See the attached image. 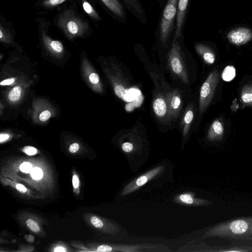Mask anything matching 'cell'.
Segmentation results:
<instances>
[{
	"label": "cell",
	"instance_id": "obj_19",
	"mask_svg": "<svg viewBox=\"0 0 252 252\" xmlns=\"http://www.w3.org/2000/svg\"><path fill=\"white\" fill-rule=\"evenodd\" d=\"M75 1L93 22L97 23L102 21V17L90 0H75Z\"/></svg>",
	"mask_w": 252,
	"mask_h": 252
},
{
	"label": "cell",
	"instance_id": "obj_1",
	"mask_svg": "<svg viewBox=\"0 0 252 252\" xmlns=\"http://www.w3.org/2000/svg\"><path fill=\"white\" fill-rule=\"evenodd\" d=\"M57 10L53 22L68 40L86 38L93 33L90 22L79 11L75 0L61 6Z\"/></svg>",
	"mask_w": 252,
	"mask_h": 252
},
{
	"label": "cell",
	"instance_id": "obj_34",
	"mask_svg": "<svg viewBox=\"0 0 252 252\" xmlns=\"http://www.w3.org/2000/svg\"><path fill=\"white\" fill-rule=\"evenodd\" d=\"M97 251L99 252H109V246L108 245H101L97 248Z\"/></svg>",
	"mask_w": 252,
	"mask_h": 252
},
{
	"label": "cell",
	"instance_id": "obj_32",
	"mask_svg": "<svg viewBox=\"0 0 252 252\" xmlns=\"http://www.w3.org/2000/svg\"><path fill=\"white\" fill-rule=\"evenodd\" d=\"M79 149V145L76 143L72 144L69 148V152L71 153H76Z\"/></svg>",
	"mask_w": 252,
	"mask_h": 252
},
{
	"label": "cell",
	"instance_id": "obj_24",
	"mask_svg": "<svg viewBox=\"0 0 252 252\" xmlns=\"http://www.w3.org/2000/svg\"><path fill=\"white\" fill-rule=\"evenodd\" d=\"M22 90L20 86H16L14 87L8 94V98L12 102L18 100L21 96Z\"/></svg>",
	"mask_w": 252,
	"mask_h": 252
},
{
	"label": "cell",
	"instance_id": "obj_8",
	"mask_svg": "<svg viewBox=\"0 0 252 252\" xmlns=\"http://www.w3.org/2000/svg\"><path fill=\"white\" fill-rule=\"evenodd\" d=\"M153 109L157 117L161 122L164 123L170 120L165 94L158 92L155 94L153 101Z\"/></svg>",
	"mask_w": 252,
	"mask_h": 252
},
{
	"label": "cell",
	"instance_id": "obj_28",
	"mask_svg": "<svg viewBox=\"0 0 252 252\" xmlns=\"http://www.w3.org/2000/svg\"><path fill=\"white\" fill-rule=\"evenodd\" d=\"M32 169V164L28 162L22 163L20 166V170L25 173H29L31 172Z\"/></svg>",
	"mask_w": 252,
	"mask_h": 252
},
{
	"label": "cell",
	"instance_id": "obj_6",
	"mask_svg": "<svg viewBox=\"0 0 252 252\" xmlns=\"http://www.w3.org/2000/svg\"><path fill=\"white\" fill-rule=\"evenodd\" d=\"M164 170V165H159L135 178L124 187L121 195L124 196L137 190L149 181L158 176Z\"/></svg>",
	"mask_w": 252,
	"mask_h": 252
},
{
	"label": "cell",
	"instance_id": "obj_40",
	"mask_svg": "<svg viewBox=\"0 0 252 252\" xmlns=\"http://www.w3.org/2000/svg\"><path fill=\"white\" fill-rule=\"evenodd\" d=\"M242 241L252 242V237H247V238L244 239L243 240H242L241 241Z\"/></svg>",
	"mask_w": 252,
	"mask_h": 252
},
{
	"label": "cell",
	"instance_id": "obj_7",
	"mask_svg": "<svg viewBox=\"0 0 252 252\" xmlns=\"http://www.w3.org/2000/svg\"><path fill=\"white\" fill-rule=\"evenodd\" d=\"M232 244L226 246H212L208 245H199L200 249L196 252H252V242L248 241H234Z\"/></svg>",
	"mask_w": 252,
	"mask_h": 252
},
{
	"label": "cell",
	"instance_id": "obj_9",
	"mask_svg": "<svg viewBox=\"0 0 252 252\" xmlns=\"http://www.w3.org/2000/svg\"><path fill=\"white\" fill-rule=\"evenodd\" d=\"M142 147V140L140 136L136 134L134 131L122 137L121 149L124 153L132 155L139 152Z\"/></svg>",
	"mask_w": 252,
	"mask_h": 252
},
{
	"label": "cell",
	"instance_id": "obj_17",
	"mask_svg": "<svg viewBox=\"0 0 252 252\" xmlns=\"http://www.w3.org/2000/svg\"><path fill=\"white\" fill-rule=\"evenodd\" d=\"M126 9L142 23L147 21L145 10L140 0H121Z\"/></svg>",
	"mask_w": 252,
	"mask_h": 252
},
{
	"label": "cell",
	"instance_id": "obj_33",
	"mask_svg": "<svg viewBox=\"0 0 252 252\" xmlns=\"http://www.w3.org/2000/svg\"><path fill=\"white\" fill-rule=\"evenodd\" d=\"M14 80L15 79L14 78H8L0 82V85L1 86L9 85L12 84L14 82Z\"/></svg>",
	"mask_w": 252,
	"mask_h": 252
},
{
	"label": "cell",
	"instance_id": "obj_25",
	"mask_svg": "<svg viewBox=\"0 0 252 252\" xmlns=\"http://www.w3.org/2000/svg\"><path fill=\"white\" fill-rule=\"evenodd\" d=\"M31 176L33 179L38 180L42 178L43 176V172L42 170L38 167L32 168L31 172Z\"/></svg>",
	"mask_w": 252,
	"mask_h": 252
},
{
	"label": "cell",
	"instance_id": "obj_12",
	"mask_svg": "<svg viewBox=\"0 0 252 252\" xmlns=\"http://www.w3.org/2000/svg\"><path fill=\"white\" fill-rule=\"evenodd\" d=\"M103 6L115 19L124 21L126 18L125 7L119 0H99Z\"/></svg>",
	"mask_w": 252,
	"mask_h": 252
},
{
	"label": "cell",
	"instance_id": "obj_27",
	"mask_svg": "<svg viewBox=\"0 0 252 252\" xmlns=\"http://www.w3.org/2000/svg\"><path fill=\"white\" fill-rule=\"evenodd\" d=\"M91 221L92 224L96 228H102L104 225L103 221L97 217H93Z\"/></svg>",
	"mask_w": 252,
	"mask_h": 252
},
{
	"label": "cell",
	"instance_id": "obj_4",
	"mask_svg": "<svg viewBox=\"0 0 252 252\" xmlns=\"http://www.w3.org/2000/svg\"><path fill=\"white\" fill-rule=\"evenodd\" d=\"M179 39L172 40L168 54V63L172 72L186 84L189 82V75L183 58Z\"/></svg>",
	"mask_w": 252,
	"mask_h": 252
},
{
	"label": "cell",
	"instance_id": "obj_3",
	"mask_svg": "<svg viewBox=\"0 0 252 252\" xmlns=\"http://www.w3.org/2000/svg\"><path fill=\"white\" fill-rule=\"evenodd\" d=\"M178 0H167L158 28L159 40L165 47L175 28Z\"/></svg>",
	"mask_w": 252,
	"mask_h": 252
},
{
	"label": "cell",
	"instance_id": "obj_11",
	"mask_svg": "<svg viewBox=\"0 0 252 252\" xmlns=\"http://www.w3.org/2000/svg\"><path fill=\"white\" fill-rule=\"evenodd\" d=\"M227 38L234 45H242L252 39V31L246 27H239L230 31L227 34Z\"/></svg>",
	"mask_w": 252,
	"mask_h": 252
},
{
	"label": "cell",
	"instance_id": "obj_10",
	"mask_svg": "<svg viewBox=\"0 0 252 252\" xmlns=\"http://www.w3.org/2000/svg\"><path fill=\"white\" fill-rule=\"evenodd\" d=\"M168 102L170 120L176 119L179 115L183 106V99L179 90L177 89L165 93Z\"/></svg>",
	"mask_w": 252,
	"mask_h": 252
},
{
	"label": "cell",
	"instance_id": "obj_29",
	"mask_svg": "<svg viewBox=\"0 0 252 252\" xmlns=\"http://www.w3.org/2000/svg\"><path fill=\"white\" fill-rule=\"evenodd\" d=\"M23 151L27 155L32 156L35 155L37 152L36 148L31 146H26L23 149Z\"/></svg>",
	"mask_w": 252,
	"mask_h": 252
},
{
	"label": "cell",
	"instance_id": "obj_15",
	"mask_svg": "<svg viewBox=\"0 0 252 252\" xmlns=\"http://www.w3.org/2000/svg\"><path fill=\"white\" fill-rule=\"evenodd\" d=\"M189 0H178L174 35L173 39L180 38Z\"/></svg>",
	"mask_w": 252,
	"mask_h": 252
},
{
	"label": "cell",
	"instance_id": "obj_5",
	"mask_svg": "<svg viewBox=\"0 0 252 252\" xmlns=\"http://www.w3.org/2000/svg\"><path fill=\"white\" fill-rule=\"evenodd\" d=\"M220 79L217 69L213 70L202 85L199 94V112L202 114L211 103Z\"/></svg>",
	"mask_w": 252,
	"mask_h": 252
},
{
	"label": "cell",
	"instance_id": "obj_39",
	"mask_svg": "<svg viewBox=\"0 0 252 252\" xmlns=\"http://www.w3.org/2000/svg\"><path fill=\"white\" fill-rule=\"evenodd\" d=\"M54 251H55V252H65V251H66V250L64 248L58 247L54 250Z\"/></svg>",
	"mask_w": 252,
	"mask_h": 252
},
{
	"label": "cell",
	"instance_id": "obj_21",
	"mask_svg": "<svg viewBox=\"0 0 252 252\" xmlns=\"http://www.w3.org/2000/svg\"><path fill=\"white\" fill-rule=\"evenodd\" d=\"M193 118V105L192 104H190L185 110L181 122L183 138H185L188 135Z\"/></svg>",
	"mask_w": 252,
	"mask_h": 252
},
{
	"label": "cell",
	"instance_id": "obj_31",
	"mask_svg": "<svg viewBox=\"0 0 252 252\" xmlns=\"http://www.w3.org/2000/svg\"><path fill=\"white\" fill-rule=\"evenodd\" d=\"M89 79L90 81L94 84L98 83L99 81V76L97 74L95 73H91L89 75Z\"/></svg>",
	"mask_w": 252,
	"mask_h": 252
},
{
	"label": "cell",
	"instance_id": "obj_38",
	"mask_svg": "<svg viewBox=\"0 0 252 252\" xmlns=\"http://www.w3.org/2000/svg\"><path fill=\"white\" fill-rule=\"evenodd\" d=\"M156 4L159 5V7H161L162 5V3L165 1V0H150Z\"/></svg>",
	"mask_w": 252,
	"mask_h": 252
},
{
	"label": "cell",
	"instance_id": "obj_16",
	"mask_svg": "<svg viewBox=\"0 0 252 252\" xmlns=\"http://www.w3.org/2000/svg\"><path fill=\"white\" fill-rule=\"evenodd\" d=\"M75 0H37L34 4L39 14L57 10L61 6Z\"/></svg>",
	"mask_w": 252,
	"mask_h": 252
},
{
	"label": "cell",
	"instance_id": "obj_35",
	"mask_svg": "<svg viewBox=\"0 0 252 252\" xmlns=\"http://www.w3.org/2000/svg\"><path fill=\"white\" fill-rule=\"evenodd\" d=\"M79 184V180L78 177L74 175L72 178V184L74 188H78Z\"/></svg>",
	"mask_w": 252,
	"mask_h": 252
},
{
	"label": "cell",
	"instance_id": "obj_30",
	"mask_svg": "<svg viewBox=\"0 0 252 252\" xmlns=\"http://www.w3.org/2000/svg\"><path fill=\"white\" fill-rule=\"evenodd\" d=\"M51 113L48 110H44L41 113L39 119L41 121H45L50 117Z\"/></svg>",
	"mask_w": 252,
	"mask_h": 252
},
{
	"label": "cell",
	"instance_id": "obj_36",
	"mask_svg": "<svg viewBox=\"0 0 252 252\" xmlns=\"http://www.w3.org/2000/svg\"><path fill=\"white\" fill-rule=\"evenodd\" d=\"M16 188L18 190L22 193H25L27 191L26 188L24 185L20 184L16 185Z\"/></svg>",
	"mask_w": 252,
	"mask_h": 252
},
{
	"label": "cell",
	"instance_id": "obj_22",
	"mask_svg": "<svg viewBox=\"0 0 252 252\" xmlns=\"http://www.w3.org/2000/svg\"><path fill=\"white\" fill-rule=\"evenodd\" d=\"M240 100L243 107L252 106V80L242 88Z\"/></svg>",
	"mask_w": 252,
	"mask_h": 252
},
{
	"label": "cell",
	"instance_id": "obj_20",
	"mask_svg": "<svg viewBox=\"0 0 252 252\" xmlns=\"http://www.w3.org/2000/svg\"><path fill=\"white\" fill-rule=\"evenodd\" d=\"M194 48L205 63L208 64L214 63L216 55L209 46L201 43H196L194 45Z\"/></svg>",
	"mask_w": 252,
	"mask_h": 252
},
{
	"label": "cell",
	"instance_id": "obj_14",
	"mask_svg": "<svg viewBox=\"0 0 252 252\" xmlns=\"http://www.w3.org/2000/svg\"><path fill=\"white\" fill-rule=\"evenodd\" d=\"M176 203L188 206H204L210 205L212 202L202 198H197L192 192H185L177 194L173 199Z\"/></svg>",
	"mask_w": 252,
	"mask_h": 252
},
{
	"label": "cell",
	"instance_id": "obj_2",
	"mask_svg": "<svg viewBox=\"0 0 252 252\" xmlns=\"http://www.w3.org/2000/svg\"><path fill=\"white\" fill-rule=\"evenodd\" d=\"M252 237V217H241L215 224L208 228L201 239L219 237L239 241Z\"/></svg>",
	"mask_w": 252,
	"mask_h": 252
},
{
	"label": "cell",
	"instance_id": "obj_23",
	"mask_svg": "<svg viewBox=\"0 0 252 252\" xmlns=\"http://www.w3.org/2000/svg\"><path fill=\"white\" fill-rule=\"evenodd\" d=\"M235 75L236 70L234 67L232 65H228L224 68L221 77L224 81L228 82L233 80Z\"/></svg>",
	"mask_w": 252,
	"mask_h": 252
},
{
	"label": "cell",
	"instance_id": "obj_13",
	"mask_svg": "<svg viewBox=\"0 0 252 252\" xmlns=\"http://www.w3.org/2000/svg\"><path fill=\"white\" fill-rule=\"evenodd\" d=\"M16 32L13 23L7 20L2 14L0 16V41L5 44H13Z\"/></svg>",
	"mask_w": 252,
	"mask_h": 252
},
{
	"label": "cell",
	"instance_id": "obj_26",
	"mask_svg": "<svg viewBox=\"0 0 252 252\" xmlns=\"http://www.w3.org/2000/svg\"><path fill=\"white\" fill-rule=\"evenodd\" d=\"M26 224L30 229L34 232H38L40 230L37 223L32 219H28L26 221Z\"/></svg>",
	"mask_w": 252,
	"mask_h": 252
},
{
	"label": "cell",
	"instance_id": "obj_37",
	"mask_svg": "<svg viewBox=\"0 0 252 252\" xmlns=\"http://www.w3.org/2000/svg\"><path fill=\"white\" fill-rule=\"evenodd\" d=\"M9 136L7 134H0V142H2V141H4L7 139L9 138Z\"/></svg>",
	"mask_w": 252,
	"mask_h": 252
},
{
	"label": "cell",
	"instance_id": "obj_18",
	"mask_svg": "<svg viewBox=\"0 0 252 252\" xmlns=\"http://www.w3.org/2000/svg\"><path fill=\"white\" fill-rule=\"evenodd\" d=\"M224 133V126L222 120L219 118L214 120L208 130L207 139L210 141L220 140Z\"/></svg>",
	"mask_w": 252,
	"mask_h": 252
}]
</instances>
